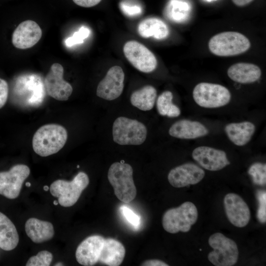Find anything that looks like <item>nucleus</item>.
Here are the masks:
<instances>
[{
	"instance_id": "nucleus-1",
	"label": "nucleus",
	"mask_w": 266,
	"mask_h": 266,
	"mask_svg": "<svg viewBox=\"0 0 266 266\" xmlns=\"http://www.w3.org/2000/svg\"><path fill=\"white\" fill-rule=\"evenodd\" d=\"M67 138L66 129L55 124L39 128L33 138L34 151L42 157H47L59 152L65 145Z\"/></svg>"
},
{
	"instance_id": "nucleus-2",
	"label": "nucleus",
	"mask_w": 266,
	"mask_h": 266,
	"mask_svg": "<svg viewBox=\"0 0 266 266\" xmlns=\"http://www.w3.org/2000/svg\"><path fill=\"white\" fill-rule=\"evenodd\" d=\"M133 169L128 164L115 162L109 168L107 177L114 189L116 197L128 203L136 195V189L133 180Z\"/></svg>"
},
{
	"instance_id": "nucleus-3",
	"label": "nucleus",
	"mask_w": 266,
	"mask_h": 266,
	"mask_svg": "<svg viewBox=\"0 0 266 266\" xmlns=\"http://www.w3.org/2000/svg\"><path fill=\"white\" fill-rule=\"evenodd\" d=\"M251 43L243 34L225 32L212 36L208 42L209 51L214 55L228 57L242 54L249 50Z\"/></svg>"
},
{
	"instance_id": "nucleus-4",
	"label": "nucleus",
	"mask_w": 266,
	"mask_h": 266,
	"mask_svg": "<svg viewBox=\"0 0 266 266\" xmlns=\"http://www.w3.org/2000/svg\"><path fill=\"white\" fill-rule=\"evenodd\" d=\"M198 210L195 205L186 201L176 208L166 211L162 219L164 230L171 233L189 232L198 219Z\"/></svg>"
},
{
	"instance_id": "nucleus-5",
	"label": "nucleus",
	"mask_w": 266,
	"mask_h": 266,
	"mask_svg": "<svg viewBox=\"0 0 266 266\" xmlns=\"http://www.w3.org/2000/svg\"><path fill=\"white\" fill-rule=\"evenodd\" d=\"M89 179L84 172H79L70 181L58 179L50 185L51 195L58 198L59 203L63 207L73 205L78 200L83 191L88 186Z\"/></svg>"
},
{
	"instance_id": "nucleus-6",
	"label": "nucleus",
	"mask_w": 266,
	"mask_h": 266,
	"mask_svg": "<svg viewBox=\"0 0 266 266\" xmlns=\"http://www.w3.org/2000/svg\"><path fill=\"white\" fill-rule=\"evenodd\" d=\"M147 133L145 126L136 120L119 117L113 124V139L120 145H140L145 141Z\"/></svg>"
},
{
	"instance_id": "nucleus-7",
	"label": "nucleus",
	"mask_w": 266,
	"mask_h": 266,
	"mask_svg": "<svg viewBox=\"0 0 266 266\" xmlns=\"http://www.w3.org/2000/svg\"><path fill=\"white\" fill-rule=\"evenodd\" d=\"M208 243L213 249L208 255V259L216 266H232L237 262L238 250L236 243L220 233L211 235Z\"/></svg>"
},
{
	"instance_id": "nucleus-8",
	"label": "nucleus",
	"mask_w": 266,
	"mask_h": 266,
	"mask_svg": "<svg viewBox=\"0 0 266 266\" xmlns=\"http://www.w3.org/2000/svg\"><path fill=\"white\" fill-rule=\"evenodd\" d=\"M193 97L199 106L207 108H214L224 106L229 103L231 94L224 86L201 82L195 87Z\"/></svg>"
},
{
	"instance_id": "nucleus-9",
	"label": "nucleus",
	"mask_w": 266,
	"mask_h": 266,
	"mask_svg": "<svg viewBox=\"0 0 266 266\" xmlns=\"http://www.w3.org/2000/svg\"><path fill=\"white\" fill-rule=\"evenodd\" d=\"M123 52L129 62L141 72L149 73L157 67V61L153 53L136 41L127 42L123 47Z\"/></svg>"
},
{
	"instance_id": "nucleus-10",
	"label": "nucleus",
	"mask_w": 266,
	"mask_h": 266,
	"mask_svg": "<svg viewBox=\"0 0 266 266\" xmlns=\"http://www.w3.org/2000/svg\"><path fill=\"white\" fill-rule=\"evenodd\" d=\"M30 173L29 167L23 164L15 165L8 171L0 172V195L9 199L17 198Z\"/></svg>"
},
{
	"instance_id": "nucleus-11",
	"label": "nucleus",
	"mask_w": 266,
	"mask_h": 266,
	"mask_svg": "<svg viewBox=\"0 0 266 266\" xmlns=\"http://www.w3.org/2000/svg\"><path fill=\"white\" fill-rule=\"evenodd\" d=\"M64 68L59 63L53 64L46 75L44 85L47 93L54 99L66 100L71 95V85L63 79Z\"/></svg>"
},
{
	"instance_id": "nucleus-12",
	"label": "nucleus",
	"mask_w": 266,
	"mask_h": 266,
	"mask_svg": "<svg viewBox=\"0 0 266 266\" xmlns=\"http://www.w3.org/2000/svg\"><path fill=\"white\" fill-rule=\"evenodd\" d=\"M124 79V72L120 66L111 67L107 72L105 76L99 83L97 88V95L107 100H115L123 92Z\"/></svg>"
},
{
	"instance_id": "nucleus-13",
	"label": "nucleus",
	"mask_w": 266,
	"mask_h": 266,
	"mask_svg": "<svg viewBox=\"0 0 266 266\" xmlns=\"http://www.w3.org/2000/svg\"><path fill=\"white\" fill-rule=\"evenodd\" d=\"M205 175L204 171L193 163H186L177 166L169 172V183L175 188H182L199 183Z\"/></svg>"
},
{
	"instance_id": "nucleus-14",
	"label": "nucleus",
	"mask_w": 266,
	"mask_h": 266,
	"mask_svg": "<svg viewBox=\"0 0 266 266\" xmlns=\"http://www.w3.org/2000/svg\"><path fill=\"white\" fill-rule=\"evenodd\" d=\"M224 204L226 214L232 224L238 228L245 227L250 219L249 208L239 195L229 193L224 197Z\"/></svg>"
},
{
	"instance_id": "nucleus-15",
	"label": "nucleus",
	"mask_w": 266,
	"mask_h": 266,
	"mask_svg": "<svg viewBox=\"0 0 266 266\" xmlns=\"http://www.w3.org/2000/svg\"><path fill=\"white\" fill-rule=\"evenodd\" d=\"M192 157L202 167L210 171L220 170L230 164L225 152L208 146L196 148Z\"/></svg>"
},
{
	"instance_id": "nucleus-16",
	"label": "nucleus",
	"mask_w": 266,
	"mask_h": 266,
	"mask_svg": "<svg viewBox=\"0 0 266 266\" xmlns=\"http://www.w3.org/2000/svg\"><path fill=\"white\" fill-rule=\"evenodd\" d=\"M105 238L100 235L87 237L78 246L75 253L77 262L85 266H92L98 262L101 255Z\"/></svg>"
},
{
	"instance_id": "nucleus-17",
	"label": "nucleus",
	"mask_w": 266,
	"mask_h": 266,
	"mask_svg": "<svg viewBox=\"0 0 266 266\" xmlns=\"http://www.w3.org/2000/svg\"><path fill=\"white\" fill-rule=\"evenodd\" d=\"M42 31L39 25L32 20L21 22L14 30L12 37L13 45L19 49L31 48L40 40Z\"/></svg>"
},
{
	"instance_id": "nucleus-18",
	"label": "nucleus",
	"mask_w": 266,
	"mask_h": 266,
	"mask_svg": "<svg viewBox=\"0 0 266 266\" xmlns=\"http://www.w3.org/2000/svg\"><path fill=\"white\" fill-rule=\"evenodd\" d=\"M168 133L175 138L191 139L205 136L208 134L209 131L198 121L183 119L173 123Z\"/></svg>"
},
{
	"instance_id": "nucleus-19",
	"label": "nucleus",
	"mask_w": 266,
	"mask_h": 266,
	"mask_svg": "<svg viewBox=\"0 0 266 266\" xmlns=\"http://www.w3.org/2000/svg\"><path fill=\"white\" fill-rule=\"evenodd\" d=\"M227 74L234 82L249 84L258 80L262 74L260 68L253 64L238 63L232 65L228 69Z\"/></svg>"
},
{
	"instance_id": "nucleus-20",
	"label": "nucleus",
	"mask_w": 266,
	"mask_h": 266,
	"mask_svg": "<svg viewBox=\"0 0 266 266\" xmlns=\"http://www.w3.org/2000/svg\"><path fill=\"white\" fill-rule=\"evenodd\" d=\"M25 228L27 235L35 243L49 240L54 235L52 223L35 218L29 219L25 223Z\"/></svg>"
},
{
	"instance_id": "nucleus-21",
	"label": "nucleus",
	"mask_w": 266,
	"mask_h": 266,
	"mask_svg": "<svg viewBox=\"0 0 266 266\" xmlns=\"http://www.w3.org/2000/svg\"><path fill=\"white\" fill-rule=\"evenodd\" d=\"M256 130L255 125L249 121L232 123L225 127L229 139L235 145L242 146L251 140Z\"/></svg>"
},
{
	"instance_id": "nucleus-22",
	"label": "nucleus",
	"mask_w": 266,
	"mask_h": 266,
	"mask_svg": "<svg viewBox=\"0 0 266 266\" xmlns=\"http://www.w3.org/2000/svg\"><path fill=\"white\" fill-rule=\"evenodd\" d=\"M126 253L124 245L112 238H105L99 262L109 266H118L124 260Z\"/></svg>"
},
{
	"instance_id": "nucleus-23",
	"label": "nucleus",
	"mask_w": 266,
	"mask_h": 266,
	"mask_svg": "<svg viewBox=\"0 0 266 266\" xmlns=\"http://www.w3.org/2000/svg\"><path fill=\"white\" fill-rule=\"evenodd\" d=\"M137 32L142 37H153L159 40L166 38L169 33L166 23L156 18H147L140 22L137 27Z\"/></svg>"
},
{
	"instance_id": "nucleus-24",
	"label": "nucleus",
	"mask_w": 266,
	"mask_h": 266,
	"mask_svg": "<svg viewBox=\"0 0 266 266\" xmlns=\"http://www.w3.org/2000/svg\"><path fill=\"white\" fill-rule=\"evenodd\" d=\"M19 240L15 225L0 212V248L5 251H11L17 246Z\"/></svg>"
},
{
	"instance_id": "nucleus-25",
	"label": "nucleus",
	"mask_w": 266,
	"mask_h": 266,
	"mask_svg": "<svg viewBox=\"0 0 266 266\" xmlns=\"http://www.w3.org/2000/svg\"><path fill=\"white\" fill-rule=\"evenodd\" d=\"M157 98L156 89L150 85L144 86L134 91L130 97L132 104L142 111L151 110Z\"/></svg>"
},
{
	"instance_id": "nucleus-26",
	"label": "nucleus",
	"mask_w": 266,
	"mask_h": 266,
	"mask_svg": "<svg viewBox=\"0 0 266 266\" xmlns=\"http://www.w3.org/2000/svg\"><path fill=\"white\" fill-rule=\"evenodd\" d=\"M173 95L169 91L163 92L157 100V108L158 113L162 116L168 117H176L180 115L179 108L172 103Z\"/></svg>"
},
{
	"instance_id": "nucleus-27",
	"label": "nucleus",
	"mask_w": 266,
	"mask_h": 266,
	"mask_svg": "<svg viewBox=\"0 0 266 266\" xmlns=\"http://www.w3.org/2000/svg\"><path fill=\"white\" fill-rule=\"evenodd\" d=\"M190 10V6L187 3L177 0H172L167 6L166 14L167 17L171 21L176 23H182L188 18Z\"/></svg>"
},
{
	"instance_id": "nucleus-28",
	"label": "nucleus",
	"mask_w": 266,
	"mask_h": 266,
	"mask_svg": "<svg viewBox=\"0 0 266 266\" xmlns=\"http://www.w3.org/2000/svg\"><path fill=\"white\" fill-rule=\"evenodd\" d=\"M248 173L252 177V180L255 184L260 186L266 185V164L259 162L253 164L249 167Z\"/></svg>"
},
{
	"instance_id": "nucleus-29",
	"label": "nucleus",
	"mask_w": 266,
	"mask_h": 266,
	"mask_svg": "<svg viewBox=\"0 0 266 266\" xmlns=\"http://www.w3.org/2000/svg\"><path fill=\"white\" fill-rule=\"evenodd\" d=\"M53 259L50 252L43 250L39 252L35 256L31 257L26 263L27 266H48Z\"/></svg>"
},
{
	"instance_id": "nucleus-30",
	"label": "nucleus",
	"mask_w": 266,
	"mask_h": 266,
	"mask_svg": "<svg viewBox=\"0 0 266 266\" xmlns=\"http://www.w3.org/2000/svg\"><path fill=\"white\" fill-rule=\"evenodd\" d=\"M90 33V30L85 27H81L78 31L75 32L73 34L65 40L66 45L71 47L73 45L80 44L84 42V40L87 38Z\"/></svg>"
},
{
	"instance_id": "nucleus-31",
	"label": "nucleus",
	"mask_w": 266,
	"mask_h": 266,
	"mask_svg": "<svg viewBox=\"0 0 266 266\" xmlns=\"http://www.w3.org/2000/svg\"><path fill=\"white\" fill-rule=\"evenodd\" d=\"M257 198L259 206L257 210V217L258 221L262 224L266 222V191L258 190Z\"/></svg>"
},
{
	"instance_id": "nucleus-32",
	"label": "nucleus",
	"mask_w": 266,
	"mask_h": 266,
	"mask_svg": "<svg viewBox=\"0 0 266 266\" xmlns=\"http://www.w3.org/2000/svg\"><path fill=\"white\" fill-rule=\"evenodd\" d=\"M122 214L126 220L134 229L138 228L140 225V218L130 207L123 205L121 207Z\"/></svg>"
},
{
	"instance_id": "nucleus-33",
	"label": "nucleus",
	"mask_w": 266,
	"mask_h": 266,
	"mask_svg": "<svg viewBox=\"0 0 266 266\" xmlns=\"http://www.w3.org/2000/svg\"><path fill=\"white\" fill-rule=\"evenodd\" d=\"M8 95V85L6 81L0 78V109L5 104Z\"/></svg>"
},
{
	"instance_id": "nucleus-34",
	"label": "nucleus",
	"mask_w": 266,
	"mask_h": 266,
	"mask_svg": "<svg viewBox=\"0 0 266 266\" xmlns=\"http://www.w3.org/2000/svg\"><path fill=\"white\" fill-rule=\"evenodd\" d=\"M122 11L129 16H134L141 13L140 7L137 6H129L125 4L122 3L121 5Z\"/></svg>"
},
{
	"instance_id": "nucleus-35",
	"label": "nucleus",
	"mask_w": 266,
	"mask_h": 266,
	"mask_svg": "<svg viewBox=\"0 0 266 266\" xmlns=\"http://www.w3.org/2000/svg\"><path fill=\"white\" fill-rule=\"evenodd\" d=\"M77 5L84 7H91L99 3L101 0H72Z\"/></svg>"
},
{
	"instance_id": "nucleus-36",
	"label": "nucleus",
	"mask_w": 266,
	"mask_h": 266,
	"mask_svg": "<svg viewBox=\"0 0 266 266\" xmlns=\"http://www.w3.org/2000/svg\"><path fill=\"white\" fill-rule=\"evenodd\" d=\"M144 266H168V265L159 260H149L142 263Z\"/></svg>"
},
{
	"instance_id": "nucleus-37",
	"label": "nucleus",
	"mask_w": 266,
	"mask_h": 266,
	"mask_svg": "<svg viewBox=\"0 0 266 266\" xmlns=\"http://www.w3.org/2000/svg\"><path fill=\"white\" fill-rule=\"evenodd\" d=\"M233 2L237 6H245L254 0H232Z\"/></svg>"
},
{
	"instance_id": "nucleus-38",
	"label": "nucleus",
	"mask_w": 266,
	"mask_h": 266,
	"mask_svg": "<svg viewBox=\"0 0 266 266\" xmlns=\"http://www.w3.org/2000/svg\"><path fill=\"white\" fill-rule=\"evenodd\" d=\"M43 190L45 191H47L49 190V186H47V185H45L44 187H43Z\"/></svg>"
},
{
	"instance_id": "nucleus-39",
	"label": "nucleus",
	"mask_w": 266,
	"mask_h": 266,
	"mask_svg": "<svg viewBox=\"0 0 266 266\" xmlns=\"http://www.w3.org/2000/svg\"><path fill=\"white\" fill-rule=\"evenodd\" d=\"M31 185V184L29 182H27L26 183V186L27 187H30Z\"/></svg>"
},
{
	"instance_id": "nucleus-40",
	"label": "nucleus",
	"mask_w": 266,
	"mask_h": 266,
	"mask_svg": "<svg viewBox=\"0 0 266 266\" xmlns=\"http://www.w3.org/2000/svg\"><path fill=\"white\" fill-rule=\"evenodd\" d=\"M58 201L56 200H55L54 201H53V204L55 205H58Z\"/></svg>"
},
{
	"instance_id": "nucleus-41",
	"label": "nucleus",
	"mask_w": 266,
	"mask_h": 266,
	"mask_svg": "<svg viewBox=\"0 0 266 266\" xmlns=\"http://www.w3.org/2000/svg\"><path fill=\"white\" fill-rule=\"evenodd\" d=\"M55 266H63V265H62L61 263H58V264H57V265H55Z\"/></svg>"
},
{
	"instance_id": "nucleus-42",
	"label": "nucleus",
	"mask_w": 266,
	"mask_h": 266,
	"mask_svg": "<svg viewBox=\"0 0 266 266\" xmlns=\"http://www.w3.org/2000/svg\"><path fill=\"white\" fill-rule=\"evenodd\" d=\"M205 0L208 1H211L212 0Z\"/></svg>"
},
{
	"instance_id": "nucleus-43",
	"label": "nucleus",
	"mask_w": 266,
	"mask_h": 266,
	"mask_svg": "<svg viewBox=\"0 0 266 266\" xmlns=\"http://www.w3.org/2000/svg\"><path fill=\"white\" fill-rule=\"evenodd\" d=\"M77 168H79V166L78 165V166H77Z\"/></svg>"
}]
</instances>
